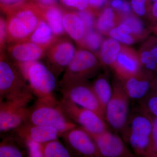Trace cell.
Masks as SVG:
<instances>
[{"label": "cell", "instance_id": "cell-1", "mask_svg": "<svg viewBox=\"0 0 157 157\" xmlns=\"http://www.w3.org/2000/svg\"><path fill=\"white\" fill-rule=\"evenodd\" d=\"M37 101L57 104L55 96L56 77L46 65L39 60L16 65Z\"/></svg>", "mask_w": 157, "mask_h": 157}, {"label": "cell", "instance_id": "cell-2", "mask_svg": "<svg viewBox=\"0 0 157 157\" xmlns=\"http://www.w3.org/2000/svg\"><path fill=\"white\" fill-rule=\"evenodd\" d=\"M0 93L4 100L33 99L24 77L15 64L0 55Z\"/></svg>", "mask_w": 157, "mask_h": 157}, {"label": "cell", "instance_id": "cell-3", "mask_svg": "<svg viewBox=\"0 0 157 157\" xmlns=\"http://www.w3.org/2000/svg\"><path fill=\"white\" fill-rule=\"evenodd\" d=\"M26 122L54 128L60 132L61 135L77 126L65 115L58 104L54 105L38 101L29 107Z\"/></svg>", "mask_w": 157, "mask_h": 157}, {"label": "cell", "instance_id": "cell-4", "mask_svg": "<svg viewBox=\"0 0 157 157\" xmlns=\"http://www.w3.org/2000/svg\"><path fill=\"white\" fill-rule=\"evenodd\" d=\"M152 124L147 117L138 114L128 116L121 131L124 140L137 154L144 152L151 146Z\"/></svg>", "mask_w": 157, "mask_h": 157}, {"label": "cell", "instance_id": "cell-5", "mask_svg": "<svg viewBox=\"0 0 157 157\" xmlns=\"http://www.w3.org/2000/svg\"><path fill=\"white\" fill-rule=\"evenodd\" d=\"M58 105L65 115L86 132L99 133L107 130V124L96 113L80 107L65 98L58 101Z\"/></svg>", "mask_w": 157, "mask_h": 157}, {"label": "cell", "instance_id": "cell-6", "mask_svg": "<svg viewBox=\"0 0 157 157\" xmlns=\"http://www.w3.org/2000/svg\"><path fill=\"white\" fill-rule=\"evenodd\" d=\"M112 94L106 106L105 121L113 128L121 131L128 118L129 99L121 82H114Z\"/></svg>", "mask_w": 157, "mask_h": 157}, {"label": "cell", "instance_id": "cell-7", "mask_svg": "<svg viewBox=\"0 0 157 157\" xmlns=\"http://www.w3.org/2000/svg\"><path fill=\"white\" fill-rule=\"evenodd\" d=\"M98 65V59L90 52L77 51L65 70L60 82V86L73 82L86 81L95 72Z\"/></svg>", "mask_w": 157, "mask_h": 157}, {"label": "cell", "instance_id": "cell-8", "mask_svg": "<svg viewBox=\"0 0 157 157\" xmlns=\"http://www.w3.org/2000/svg\"><path fill=\"white\" fill-rule=\"evenodd\" d=\"M30 98L4 100L0 104V134L12 132L26 122Z\"/></svg>", "mask_w": 157, "mask_h": 157}, {"label": "cell", "instance_id": "cell-9", "mask_svg": "<svg viewBox=\"0 0 157 157\" xmlns=\"http://www.w3.org/2000/svg\"><path fill=\"white\" fill-rule=\"evenodd\" d=\"M61 87L63 98L94 111L105 120V112L100 105L91 85H90L86 81L64 85Z\"/></svg>", "mask_w": 157, "mask_h": 157}, {"label": "cell", "instance_id": "cell-10", "mask_svg": "<svg viewBox=\"0 0 157 157\" xmlns=\"http://www.w3.org/2000/svg\"><path fill=\"white\" fill-rule=\"evenodd\" d=\"M46 51V66L56 77L65 71L72 61L76 51L72 42L66 39L56 40Z\"/></svg>", "mask_w": 157, "mask_h": 157}, {"label": "cell", "instance_id": "cell-11", "mask_svg": "<svg viewBox=\"0 0 157 157\" xmlns=\"http://www.w3.org/2000/svg\"><path fill=\"white\" fill-rule=\"evenodd\" d=\"M68 147L76 155L86 157H101L94 141L85 130L75 127L61 135Z\"/></svg>", "mask_w": 157, "mask_h": 157}, {"label": "cell", "instance_id": "cell-12", "mask_svg": "<svg viewBox=\"0 0 157 157\" xmlns=\"http://www.w3.org/2000/svg\"><path fill=\"white\" fill-rule=\"evenodd\" d=\"M86 132L94 141L101 157L133 156L122 139L108 129L99 133Z\"/></svg>", "mask_w": 157, "mask_h": 157}, {"label": "cell", "instance_id": "cell-13", "mask_svg": "<svg viewBox=\"0 0 157 157\" xmlns=\"http://www.w3.org/2000/svg\"><path fill=\"white\" fill-rule=\"evenodd\" d=\"M13 132L25 144L27 142H33L41 144L61 137L60 132L54 128L27 122Z\"/></svg>", "mask_w": 157, "mask_h": 157}, {"label": "cell", "instance_id": "cell-14", "mask_svg": "<svg viewBox=\"0 0 157 157\" xmlns=\"http://www.w3.org/2000/svg\"><path fill=\"white\" fill-rule=\"evenodd\" d=\"M47 48L29 40L17 42L9 49L11 59L15 65L39 60L45 57Z\"/></svg>", "mask_w": 157, "mask_h": 157}, {"label": "cell", "instance_id": "cell-15", "mask_svg": "<svg viewBox=\"0 0 157 157\" xmlns=\"http://www.w3.org/2000/svg\"><path fill=\"white\" fill-rule=\"evenodd\" d=\"M139 58L132 51L123 49L118 54L112 67L121 81L139 73Z\"/></svg>", "mask_w": 157, "mask_h": 157}, {"label": "cell", "instance_id": "cell-16", "mask_svg": "<svg viewBox=\"0 0 157 157\" xmlns=\"http://www.w3.org/2000/svg\"><path fill=\"white\" fill-rule=\"evenodd\" d=\"M29 156L25 143L14 132L0 134V157Z\"/></svg>", "mask_w": 157, "mask_h": 157}, {"label": "cell", "instance_id": "cell-17", "mask_svg": "<svg viewBox=\"0 0 157 157\" xmlns=\"http://www.w3.org/2000/svg\"><path fill=\"white\" fill-rule=\"evenodd\" d=\"M36 8L41 18L48 24L56 37L59 36L64 33L63 14L60 9L54 6H39Z\"/></svg>", "mask_w": 157, "mask_h": 157}, {"label": "cell", "instance_id": "cell-18", "mask_svg": "<svg viewBox=\"0 0 157 157\" xmlns=\"http://www.w3.org/2000/svg\"><path fill=\"white\" fill-rule=\"evenodd\" d=\"M121 82L127 95L132 100L143 98L150 87L149 82L141 78L139 73L122 80Z\"/></svg>", "mask_w": 157, "mask_h": 157}, {"label": "cell", "instance_id": "cell-19", "mask_svg": "<svg viewBox=\"0 0 157 157\" xmlns=\"http://www.w3.org/2000/svg\"><path fill=\"white\" fill-rule=\"evenodd\" d=\"M31 33L23 21L13 13L6 22V36L17 42L29 40Z\"/></svg>", "mask_w": 157, "mask_h": 157}, {"label": "cell", "instance_id": "cell-20", "mask_svg": "<svg viewBox=\"0 0 157 157\" xmlns=\"http://www.w3.org/2000/svg\"><path fill=\"white\" fill-rule=\"evenodd\" d=\"M63 26L65 32L73 40L79 42L84 38L86 29L77 14L72 12L63 14Z\"/></svg>", "mask_w": 157, "mask_h": 157}, {"label": "cell", "instance_id": "cell-21", "mask_svg": "<svg viewBox=\"0 0 157 157\" xmlns=\"http://www.w3.org/2000/svg\"><path fill=\"white\" fill-rule=\"evenodd\" d=\"M56 37L48 24L41 18L38 26L31 34L29 40L35 44L48 48L56 40Z\"/></svg>", "mask_w": 157, "mask_h": 157}, {"label": "cell", "instance_id": "cell-22", "mask_svg": "<svg viewBox=\"0 0 157 157\" xmlns=\"http://www.w3.org/2000/svg\"><path fill=\"white\" fill-rule=\"evenodd\" d=\"M91 86L100 105L105 112L106 106L112 96V86H111L107 78L100 77L94 81Z\"/></svg>", "mask_w": 157, "mask_h": 157}, {"label": "cell", "instance_id": "cell-23", "mask_svg": "<svg viewBox=\"0 0 157 157\" xmlns=\"http://www.w3.org/2000/svg\"><path fill=\"white\" fill-rule=\"evenodd\" d=\"M121 49V45L118 41L112 38L106 39L103 42L101 48V59L102 63L112 67Z\"/></svg>", "mask_w": 157, "mask_h": 157}, {"label": "cell", "instance_id": "cell-24", "mask_svg": "<svg viewBox=\"0 0 157 157\" xmlns=\"http://www.w3.org/2000/svg\"><path fill=\"white\" fill-rule=\"evenodd\" d=\"M40 149L43 157H71L70 151L59 141L58 139L40 144Z\"/></svg>", "mask_w": 157, "mask_h": 157}, {"label": "cell", "instance_id": "cell-25", "mask_svg": "<svg viewBox=\"0 0 157 157\" xmlns=\"http://www.w3.org/2000/svg\"><path fill=\"white\" fill-rule=\"evenodd\" d=\"M115 24V14L112 9L106 8L102 12L97 21L98 29L102 33H106L111 29Z\"/></svg>", "mask_w": 157, "mask_h": 157}, {"label": "cell", "instance_id": "cell-26", "mask_svg": "<svg viewBox=\"0 0 157 157\" xmlns=\"http://www.w3.org/2000/svg\"><path fill=\"white\" fill-rule=\"evenodd\" d=\"M102 40L101 35L93 30L88 31L84 37L85 45L91 50L99 49L101 46Z\"/></svg>", "mask_w": 157, "mask_h": 157}, {"label": "cell", "instance_id": "cell-27", "mask_svg": "<svg viewBox=\"0 0 157 157\" xmlns=\"http://www.w3.org/2000/svg\"><path fill=\"white\" fill-rule=\"evenodd\" d=\"M123 23L128 26L132 33L135 35H140L144 30L143 22L135 16H130L126 17L124 20Z\"/></svg>", "mask_w": 157, "mask_h": 157}, {"label": "cell", "instance_id": "cell-28", "mask_svg": "<svg viewBox=\"0 0 157 157\" xmlns=\"http://www.w3.org/2000/svg\"><path fill=\"white\" fill-rule=\"evenodd\" d=\"M139 60L140 64L144 65L148 70H154L157 67V64L150 51H144L141 52L139 57Z\"/></svg>", "mask_w": 157, "mask_h": 157}, {"label": "cell", "instance_id": "cell-29", "mask_svg": "<svg viewBox=\"0 0 157 157\" xmlns=\"http://www.w3.org/2000/svg\"><path fill=\"white\" fill-rule=\"evenodd\" d=\"M109 34L111 38L124 44L131 45L134 43V39L132 36L121 33L118 31L117 28L110 30Z\"/></svg>", "mask_w": 157, "mask_h": 157}, {"label": "cell", "instance_id": "cell-30", "mask_svg": "<svg viewBox=\"0 0 157 157\" xmlns=\"http://www.w3.org/2000/svg\"><path fill=\"white\" fill-rule=\"evenodd\" d=\"M77 14L84 23L86 31L92 30L94 25V18L91 12L85 10L79 11Z\"/></svg>", "mask_w": 157, "mask_h": 157}, {"label": "cell", "instance_id": "cell-31", "mask_svg": "<svg viewBox=\"0 0 157 157\" xmlns=\"http://www.w3.org/2000/svg\"><path fill=\"white\" fill-rule=\"evenodd\" d=\"M63 3L69 7H73L79 11H84L88 6V0H62Z\"/></svg>", "mask_w": 157, "mask_h": 157}, {"label": "cell", "instance_id": "cell-32", "mask_svg": "<svg viewBox=\"0 0 157 157\" xmlns=\"http://www.w3.org/2000/svg\"><path fill=\"white\" fill-rule=\"evenodd\" d=\"M147 0H132V9L135 13L139 16H143L146 12Z\"/></svg>", "mask_w": 157, "mask_h": 157}, {"label": "cell", "instance_id": "cell-33", "mask_svg": "<svg viewBox=\"0 0 157 157\" xmlns=\"http://www.w3.org/2000/svg\"><path fill=\"white\" fill-rule=\"evenodd\" d=\"M152 129L151 133L152 147L154 149L157 151V118L152 122Z\"/></svg>", "mask_w": 157, "mask_h": 157}, {"label": "cell", "instance_id": "cell-34", "mask_svg": "<svg viewBox=\"0 0 157 157\" xmlns=\"http://www.w3.org/2000/svg\"><path fill=\"white\" fill-rule=\"evenodd\" d=\"M6 37V22L0 17V47Z\"/></svg>", "mask_w": 157, "mask_h": 157}, {"label": "cell", "instance_id": "cell-35", "mask_svg": "<svg viewBox=\"0 0 157 157\" xmlns=\"http://www.w3.org/2000/svg\"><path fill=\"white\" fill-rule=\"evenodd\" d=\"M148 107L150 111L157 117V97H154L150 99Z\"/></svg>", "mask_w": 157, "mask_h": 157}, {"label": "cell", "instance_id": "cell-36", "mask_svg": "<svg viewBox=\"0 0 157 157\" xmlns=\"http://www.w3.org/2000/svg\"><path fill=\"white\" fill-rule=\"evenodd\" d=\"M25 0H0V4L6 6H12L19 5Z\"/></svg>", "mask_w": 157, "mask_h": 157}, {"label": "cell", "instance_id": "cell-37", "mask_svg": "<svg viewBox=\"0 0 157 157\" xmlns=\"http://www.w3.org/2000/svg\"><path fill=\"white\" fill-rule=\"evenodd\" d=\"M118 32L121 33L124 35H130L132 33V30L127 25L125 24L122 23L118 26L117 27Z\"/></svg>", "mask_w": 157, "mask_h": 157}, {"label": "cell", "instance_id": "cell-38", "mask_svg": "<svg viewBox=\"0 0 157 157\" xmlns=\"http://www.w3.org/2000/svg\"><path fill=\"white\" fill-rule=\"evenodd\" d=\"M89 4L95 8L103 7L107 2V0H88Z\"/></svg>", "mask_w": 157, "mask_h": 157}, {"label": "cell", "instance_id": "cell-39", "mask_svg": "<svg viewBox=\"0 0 157 157\" xmlns=\"http://www.w3.org/2000/svg\"><path fill=\"white\" fill-rule=\"evenodd\" d=\"M40 6L44 7L53 6L56 3L57 0H37Z\"/></svg>", "mask_w": 157, "mask_h": 157}, {"label": "cell", "instance_id": "cell-40", "mask_svg": "<svg viewBox=\"0 0 157 157\" xmlns=\"http://www.w3.org/2000/svg\"><path fill=\"white\" fill-rule=\"evenodd\" d=\"M131 10L132 9L130 4L127 2H124L123 5L119 11L124 14H128L131 12Z\"/></svg>", "mask_w": 157, "mask_h": 157}, {"label": "cell", "instance_id": "cell-41", "mask_svg": "<svg viewBox=\"0 0 157 157\" xmlns=\"http://www.w3.org/2000/svg\"><path fill=\"white\" fill-rule=\"evenodd\" d=\"M124 2L123 0H112L111 2V6L113 8L120 10L123 5Z\"/></svg>", "mask_w": 157, "mask_h": 157}, {"label": "cell", "instance_id": "cell-42", "mask_svg": "<svg viewBox=\"0 0 157 157\" xmlns=\"http://www.w3.org/2000/svg\"><path fill=\"white\" fill-rule=\"evenodd\" d=\"M154 59L157 64V46L154 47L150 51Z\"/></svg>", "mask_w": 157, "mask_h": 157}, {"label": "cell", "instance_id": "cell-43", "mask_svg": "<svg viewBox=\"0 0 157 157\" xmlns=\"http://www.w3.org/2000/svg\"><path fill=\"white\" fill-rule=\"evenodd\" d=\"M152 12L153 15L157 18V1H156L153 6Z\"/></svg>", "mask_w": 157, "mask_h": 157}, {"label": "cell", "instance_id": "cell-44", "mask_svg": "<svg viewBox=\"0 0 157 157\" xmlns=\"http://www.w3.org/2000/svg\"><path fill=\"white\" fill-rule=\"evenodd\" d=\"M4 100V98H3L1 94V93H0V104L2 103V102L3 101V100Z\"/></svg>", "mask_w": 157, "mask_h": 157}, {"label": "cell", "instance_id": "cell-45", "mask_svg": "<svg viewBox=\"0 0 157 157\" xmlns=\"http://www.w3.org/2000/svg\"><path fill=\"white\" fill-rule=\"evenodd\" d=\"M153 1H157V0H153Z\"/></svg>", "mask_w": 157, "mask_h": 157}]
</instances>
